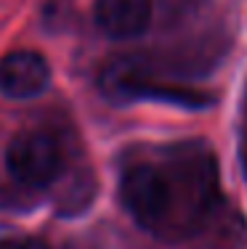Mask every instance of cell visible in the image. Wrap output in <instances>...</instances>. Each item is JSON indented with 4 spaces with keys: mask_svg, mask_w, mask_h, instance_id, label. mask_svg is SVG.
Instances as JSON below:
<instances>
[{
    "mask_svg": "<svg viewBox=\"0 0 247 249\" xmlns=\"http://www.w3.org/2000/svg\"><path fill=\"white\" fill-rule=\"evenodd\" d=\"M218 196L215 162L205 149H178L165 164L138 162L122 173L120 201L149 233L184 236L205 220Z\"/></svg>",
    "mask_w": 247,
    "mask_h": 249,
    "instance_id": "6da1fadb",
    "label": "cell"
},
{
    "mask_svg": "<svg viewBox=\"0 0 247 249\" xmlns=\"http://www.w3.org/2000/svg\"><path fill=\"white\" fill-rule=\"evenodd\" d=\"M5 167L16 183L29 188H43L61 175L64 154L51 133L24 130L5 149Z\"/></svg>",
    "mask_w": 247,
    "mask_h": 249,
    "instance_id": "7a4b0ae2",
    "label": "cell"
},
{
    "mask_svg": "<svg viewBox=\"0 0 247 249\" xmlns=\"http://www.w3.org/2000/svg\"><path fill=\"white\" fill-rule=\"evenodd\" d=\"M51 85V67L35 51H14L0 58V93L14 101H27L45 93Z\"/></svg>",
    "mask_w": 247,
    "mask_h": 249,
    "instance_id": "3957f363",
    "label": "cell"
},
{
    "mask_svg": "<svg viewBox=\"0 0 247 249\" xmlns=\"http://www.w3.org/2000/svg\"><path fill=\"white\" fill-rule=\"evenodd\" d=\"M154 5L152 0H96L93 19L112 40H136L149 29Z\"/></svg>",
    "mask_w": 247,
    "mask_h": 249,
    "instance_id": "277c9868",
    "label": "cell"
},
{
    "mask_svg": "<svg viewBox=\"0 0 247 249\" xmlns=\"http://www.w3.org/2000/svg\"><path fill=\"white\" fill-rule=\"evenodd\" d=\"M8 249H51V247L43 244V241H38V239H24V241H16V244H11Z\"/></svg>",
    "mask_w": 247,
    "mask_h": 249,
    "instance_id": "5b68a950",
    "label": "cell"
}]
</instances>
